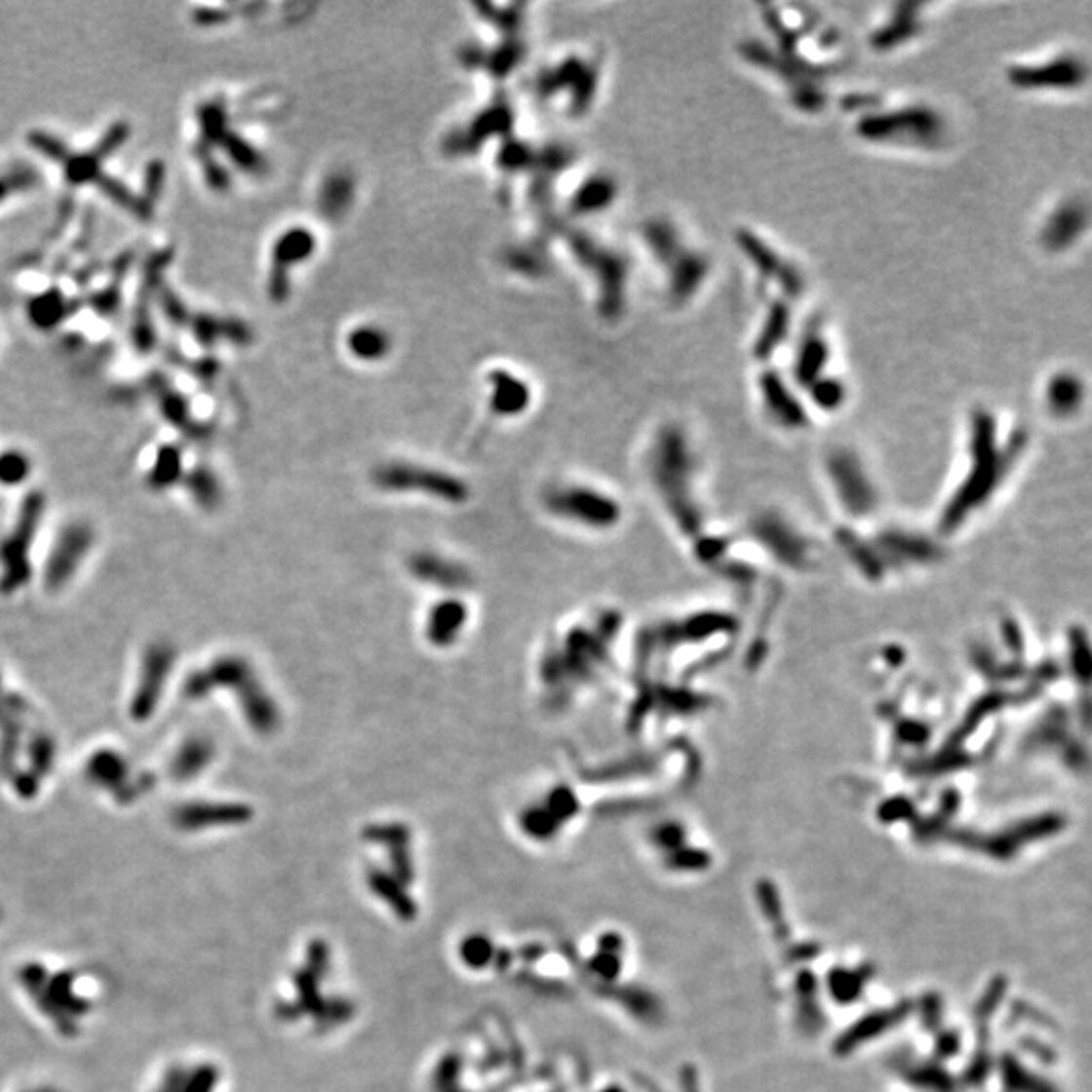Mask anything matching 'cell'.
<instances>
[{"label":"cell","mask_w":1092,"mask_h":1092,"mask_svg":"<svg viewBox=\"0 0 1092 1092\" xmlns=\"http://www.w3.org/2000/svg\"><path fill=\"white\" fill-rule=\"evenodd\" d=\"M94 184L101 190V193H103L109 201L116 203V205L122 207V209H126V211L132 213L136 218H142V221H146V218H150V216L154 214V209H152L142 197L132 193V190H130L124 182L116 180L114 176L101 175Z\"/></svg>","instance_id":"d4e9b609"},{"label":"cell","mask_w":1092,"mask_h":1092,"mask_svg":"<svg viewBox=\"0 0 1092 1092\" xmlns=\"http://www.w3.org/2000/svg\"><path fill=\"white\" fill-rule=\"evenodd\" d=\"M1086 63L1072 53L1058 55L1044 63L1007 69L1009 86L1022 92H1074L1086 84Z\"/></svg>","instance_id":"52a82bcc"},{"label":"cell","mask_w":1092,"mask_h":1092,"mask_svg":"<svg viewBox=\"0 0 1092 1092\" xmlns=\"http://www.w3.org/2000/svg\"><path fill=\"white\" fill-rule=\"evenodd\" d=\"M164 182H167V167H164V162H162V160H152V162L148 164L146 175H144V195H142V199H144L152 209L156 207V201H158L160 195H162Z\"/></svg>","instance_id":"d590c367"},{"label":"cell","mask_w":1092,"mask_h":1092,"mask_svg":"<svg viewBox=\"0 0 1092 1092\" xmlns=\"http://www.w3.org/2000/svg\"><path fill=\"white\" fill-rule=\"evenodd\" d=\"M53 755H55V745L49 739V736H39V739L33 741V749H31V759L37 773H45L49 771L51 762H53Z\"/></svg>","instance_id":"ab89813d"},{"label":"cell","mask_w":1092,"mask_h":1092,"mask_svg":"<svg viewBox=\"0 0 1092 1092\" xmlns=\"http://www.w3.org/2000/svg\"><path fill=\"white\" fill-rule=\"evenodd\" d=\"M759 387H760L764 407H767L783 425L800 427L805 423L803 409L794 397V393L789 391L783 376H779L775 370H764V374L759 380Z\"/></svg>","instance_id":"e0dca14e"},{"label":"cell","mask_w":1092,"mask_h":1092,"mask_svg":"<svg viewBox=\"0 0 1092 1092\" xmlns=\"http://www.w3.org/2000/svg\"><path fill=\"white\" fill-rule=\"evenodd\" d=\"M739 248L760 276L773 280L787 297H800L803 293V276L800 269L794 263L785 261L760 237L751 231H739Z\"/></svg>","instance_id":"7c38bea8"},{"label":"cell","mask_w":1092,"mask_h":1092,"mask_svg":"<svg viewBox=\"0 0 1092 1092\" xmlns=\"http://www.w3.org/2000/svg\"><path fill=\"white\" fill-rule=\"evenodd\" d=\"M197 156H199L201 167H203V171H205L207 184H209L211 188H214V190H225V188L229 186V175H227V171L211 156V152H197Z\"/></svg>","instance_id":"f35d334b"},{"label":"cell","mask_w":1092,"mask_h":1092,"mask_svg":"<svg viewBox=\"0 0 1092 1092\" xmlns=\"http://www.w3.org/2000/svg\"><path fill=\"white\" fill-rule=\"evenodd\" d=\"M1084 395V387L1076 374L1072 372H1058L1050 378L1046 399L1052 411L1056 415H1069L1076 411Z\"/></svg>","instance_id":"603a6c76"},{"label":"cell","mask_w":1092,"mask_h":1092,"mask_svg":"<svg viewBox=\"0 0 1092 1092\" xmlns=\"http://www.w3.org/2000/svg\"><path fill=\"white\" fill-rule=\"evenodd\" d=\"M920 5H900L896 7L892 19L872 35V45L877 51H890L896 45H903L918 35L920 26Z\"/></svg>","instance_id":"d6986e66"},{"label":"cell","mask_w":1092,"mask_h":1092,"mask_svg":"<svg viewBox=\"0 0 1092 1092\" xmlns=\"http://www.w3.org/2000/svg\"><path fill=\"white\" fill-rule=\"evenodd\" d=\"M542 510L557 523L585 530L607 532L621 523V504L607 489L587 482H559L540 496Z\"/></svg>","instance_id":"277c9868"},{"label":"cell","mask_w":1092,"mask_h":1092,"mask_svg":"<svg viewBox=\"0 0 1092 1092\" xmlns=\"http://www.w3.org/2000/svg\"><path fill=\"white\" fill-rule=\"evenodd\" d=\"M405 566L417 585L440 595H466L474 587L470 566L440 551H417L409 555Z\"/></svg>","instance_id":"ba28073f"},{"label":"cell","mask_w":1092,"mask_h":1092,"mask_svg":"<svg viewBox=\"0 0 1092 1092\" xmlns=\"http://www.w3.org/2000/svg\"><path fill=\"white\" fill-rule=\"evenodd\" d=\"M214 743L207 736H190L180 745L173 759V775L178 781H190L203 773L214 759Z\"/></svg>","instance_id":"ffe728a7"},{"label":"cell","mask_w":1092,"mask_h":1092,"mask_svg":"<svg viewBox=\"0 0 1092 1092\" xmlns=\"http://www.w3.org/2000/svg\"><path fill=\"white\" fill-rule=\"evenodd\" d=\"M470 623L472 607L466 595H440L423 615V640L433 649H451L466 636Z\"/></svg>","instance_id":"9c48e42d"},{"label":"cell","mask_w":1092,"mask_h":1092,"mask_svg":"<svg viewBox=\"0 0 1092 1092\" xmlns=\"http://www.w3.org/2000/svg\"><path fill=\"white\" fill-rule=\"evenodd\" d=\"M160 306L164 316H167L171 322H175L176 326H188L190 318L186 312V306L180 302V297L169 290V288H162L160 290Z\"/></svg>","instance_id":"8d00e7d4"},{"label":"cell","mask_w":1092,"mask_h":1092,"mask_svg":"<svg viewBox=\"0 0 1092 1092\" xmlns=\"http://www.w3.org/2000/svg\"><path fill=\"white\" fill-rule=\"evenodd\" d=\"M175 658H176V651L169 644L158 642L148 647L142 662L138 686H136L130 704V715L134 721H148L154 715L162 690L167 686V678L175 668Z\"/></svg>","instance_id":"30bf717a"},{"label":"cell","mask_w":1092,"mask_h":1092,"mask_svg":"<svg viewBox=\"0 0 1092 1092\" xmlns=\"http://www.w3.org/2000/svg\"><path fill=\"white\" fill-rule=\"evenodd\" d=\"M227 17L229 15L223 9H197L195 11V22L205 24V26L221 24V22L227 20Z\"/></svg>","instance_id":"60d3db41"},{"label":"cell","mask_w":1092,"mask_h":1092,"mask_svg":"<svg viewBox=\"0 0 1092 1092\" xmlns=\"http://www.w3.org/2000/svg\"><path fill=\"white\" fill-rule=\"evenodd\" d=\"M39 173L29 164H15L5 175H0V203L11 199L15 193H26L39 184Z\"/></svg>","instance_id":"f1b7e54d"},{"label":"cell","mask_w":1092,"mask_h":1092,"mask_svg":"<svg viewBox=\"0 0 1092 1092\" xmlns=\"http://www.w3.org/2000/svg\"><path fill=\"white\" fill-rule=\"evenodd\" d=\"M180 470H182V455H180L178 448H175V446L160 448L158 453H156V459L152 463V472H150L152 488H167L169 484L178 480Z\"/></svg>","instance_id":"83f0119b"},{"label":"cell","mask_w":1092,"mask_h":1092,"mask_svg":"<svg viewBox=\"0 0 1092 1092\" xmlns=\"http://www.w3.org/2000/svg\"><path fill=\"white\" fill-rule=\"evenodd\" d=\"M188 484V489L203 508H213L221 500V484L209 468H197V472L190 474Z\"/></svg>","instance_id":"f546056e"},{"label":"cell","mask_w":1092,"mask_h":1092,"mask_svg":"<svg viewBox=\"0 0 1092 1092\" xmlns=\"http://www.w3.org/2000/svg\"><path fill=\"white\" fill-rule=\"evenodd\" d=\"M310 237L304 231H290L282 235L273 248V267L269 278V295L273 299H286L290 284H288V267L302 261L310 252Z\"/></svg>","instance_id":"9a60e30c"},{"label":"cell","mask_w":1092,"mask_h":1092,"mask_svg":"<svg viewBox=\"0 0 1092 1092\" xmlns=\"http://www.w3.org/2000/svg\"><path fill=\"white\" fill-rule=\"evenodd\" d=\"M162 413L169 419V423L184 427L188 423V403H184L178 393L167 391L162 397Z\"/></svg>","instance_id":"74e56055"},{"label":"cell","mask_w":1092,"mask_h":1092,"mask_svg":"<svg viewBox=\"0 0 1092 1092\" xmlns=\"http://www.w3.org/2000/svg\"><path fill=\"white\" fill-rule=\"evenodd\" d=\"M221 144H223L221 148H225V152L229 154L231 160H235V164H237L239 169L250 171V173H255V171H259V169L263 167L261 156L257 154V150L252 148L248 142H245V140L241 138V136L227 132V134H225V138L221 140Z\"/></svg>","instance_id":"d6a6232c"},{"label":"cell","mask_w":1092,"mask_h":1092,"mask_svg":"<svg viewBox=\"0 0 1092 1092\" xmlns=\"http://www.w3.org/2000/svg\"><path fill=\"white\" fill-rule=\"evenodd\" d=\"M866 142L882 144H915L931 148L943 142L945 122L933 107L907 105L892 112H866L856 126Z\"/></svg>","instance_id":"5b68a950"},{"label":"cell","mask_w":1092,"mask_h":1092,"mask_svg":"<svg viewBox=\"0 0 1092 1092\" xmlns=\"http://www.w3.org/2000/svg\"><path fill=\"white\" fill-rule=\"evenodd\" d=\"M132 344H134L136 350L142 352V354L150 352L156 346V328L152 324L150 308L144 302L136 306V312H134Z\"/></svg>","instance_id":"1f68e13d"},{"label":"cell","mask_w":1092,"mask_h":1092,"mask_svg":"<svg viewBox=\"0 0 1092 1092\" xmlns=\"http://www.w3.org/2000/svg\"><path fill=\"white\" fill-rule=\"evenodd\" d=\"M0 704H3V698H0Z\"/></svg>","instance_id":"b9f144b4"},{"label":"cell","mask_w":1092,"mask_h":1092,"mask_svg":"<svg viewBox=\"0 0 1092 1092\" xmlns=\"http://www.w3.org/2000/svg\"><path fill=\"white\" fill-rule=\"evenodd\" d=\"M105 158L98 152V148L94 146L90 152H81V154H71L67 158V162L63 164V175L67 184L71 186H81V184H88V182H96L103 173H101V162Z\"/></svg>","instance_id":"4316f807"},{"label":"cell","mask_w":1092,"mask_h":1092,"mask_svg":"<svg viewBox=\"0 0 1092 1092\" xmlns=\"http://www.w3.org/2000/svg\"><path fill=\"white\" fill-rule=\"evenodd\" d=\"M789 328H791V308L787 306V302H775L771 304L767 318H764L760 331L757 334L755 346H753V354L759 361L769 359L771 354L783 344V340L789 334Z\"/></svg>","instance_id":"44dd1931"},{"label":"cell","mask_w":1092,"mask_h":1092,"mask_svg":"<svg viewBox=\"0 0 1092 1092\" xmlns=\"http://www.w3.org/2000/svg\"><path fill=\"white\" fill-rule=\"evenodd\" d=\"M126 775L128 764L124 757L114 751H99L88 762V777L101 787L116 789L120 783H124Z\"/></svg>","instance_id":"484cf974"},{"label":"cell","mask_w":1092,"mask_h":1092,"mask_svg":"<svg viewBox=\"0 0 1092 1092\" xmlns=\"http://www.w3.org/2000/svg\"><path fill=\"white\" fill-rule=\"evenodd\" d=\"M666 265L672 271L670 293L678 302H686L688 297H692L700 290L710 271L708 257L692 250H682Z\"/></svg>","instance_id":"2e32d148"},{"label":"cell","mask_w":1092,"mask_h":1092,"mask_svg":"<svg viewBox=\"0 0 1092 1092\" xmlns=\"http://www.w3.org/2000/svg\"><path fill=\"white\" fill-rule=\"evenodd\" d=\"M69 312H71L69 302L63 297L61 290H55V288L35 295L29 302V310H26L33 326L45 332L58 328L69 316Z\"/></svg>","instance_id":"7402d4cb"},{"label":"cell","mask_w":1092,"mask_h":1092,"mask_svg":"<svg viewBox=\"0 0 1092 1092\" xmlns=\"http://www.w3.org/2000/svg\"><path fill=\"white\" fill-rule=\"evenodd\" d=\"M218 688L237 692L241 713L257 734L269 736L280 728V706L263 686L261 678L248 660L239 658V655H227V658L216 660L211 668L199 670L190 676L182 692L186 698L197 700L207 698L213 690Z\"/></svg>","instance_id":"7a4b0ae2"},{"label":"cell","mask_w":1092,"mask_h":1092,"mask_svg":"<svg viewBox=\"0 0 1092 1092\" xmlns=\"http://www.w3.org/2000/svg\"><path fill=\"white\" fill-rule=\"evenodd\" d=\"M31 474V459L19 449H7L0 453V484L17 486Z\"/></svg>","instance_id":"4dcf8cb0"},{"label":"cell","mask_w":1092,"mask_h":1092,"mask_svg":"<svg viewBox=\"0 0 1092 1092\" xmlns=\"http://www.w3.org/2000/svg\"><path fill=\"white\" fill-rule=\"evenodd\" d=\"M250 817V809L237 803H190L182 805L175 819L184 830H203L211 826L237 824Z\"/></svg>","instance_id":"ac0fdd59"},{"label":"cell","mask_w":1092,"mask_h":1092,"mask_svg":"<svg viewBox=\"0 0 1092 1092\" xmlns=\"http://www.w3.org/2000/svg\"><path fill=\"white\" fill-rule=\"evenodd\" d=\"M43 496L31 494L24 500L19 521L13 532L0 542V565H3V587L7 591L19 589L29 579V553L43 516Z\"/></svg>","instance_id":"8992f818"},{"label":"cell","mask_w":1092,"mask_h":1092,"mask_svg":"<svg viewBox=\"0 0 1092 1092\" xmlns=\"http://www.w3.org/2000/svg\"><path fill=\"white\" fill-rule=\"evenodd\" d=\"M830 363V344L822 332V326L811 322V326L800 338L796 361H794V376L798 385L811 387L817 378L826 376V369Z\"/></svg>","instance_id":"5bb4252c"},{"label":"cell","mask_w":1092,"mask_h":1092,"mask_svg":"<svg viewBox=\"0 0 1092 1092\" xmlns=\"http://www.w3.org/2000/svg\"><path fill=\"white\" fill-rule=\"evenodd\" d=\"M372 486L387 496H415L440 506H463L472 498L470 484L444 470L419 461L393 459L374 468Z\"/></svg>","instance_id":"3957f363"},{"label":"cell","mask_w":1092,"mask_h":1092,"mask_svg":"<svg viewBox=\"0 0 1092 1092\" xmlns=\"http://www.w3.org/2000/svg\"><path fill=\"white\" fill-rule=\"evenodd\" d=\"M26 140H29V144H31L33 150H37L39 154H43L45 158H49V160H53V162H58V164H65L67 158L71 156L69 146H67L61 138H58V136L49 134V132H45V130H33V132H29V136H26Z\"/></svg>","instance_id":"836d02e7"},{"label":"cell","mask_w":1092,"mask_h":1092,"mask_svg":"<svg viewBox=\"0 0 1092 1092\" xmlns=\"http://www.w3.org/2000/svg\"><path fill=\"white\" fill-rule=\"evenodd\" d=\"M94 544V532L88 525L75 523L61 530L55 540L53 551L47 561L45 581L49 589H61L79 568V563L86 559Z\"/></svg>","instance_id":"8fae6325"},{"label":"cell","mask_w":1092,"mask_h":1092,"mask_svg":"<svg viewBox=\"0 0 1092 1092\" xmlns=\"http://www.w3.org/2000/svg\"><path fill=\"white\" fill-rule=\"evenodd\" d=\"M199 128H201V140L197 144V152H209L216 144H221L227 130V112L223 101H207L199 107Z\"/></svg>","instance_id":"cb8c5ba5"},{"label":"cell","mask_w":1092,"mask_h":1092,"mask_svg":"<svg viewBox=\"0 0 1092 1092\" xmlns=\"http://www.w3.org/2000/svg\"><path fill=\"white\" fill-rule=\"evenodd\" d=\"M807 391H809L811 399L817 403V407L826 409V411H834V409H838L841 405V401L845 399L843 385L834 376L817 378Z\"/></svg>","instance_id":"e575fe53"},{"label":"cell","mask_w":1092,"mask_h":1092,"mask_svg":"<svg viewBox=\"0 0 1092 1092\" xmlns=\"http://www.w3.org/2000/svg\"><path fill=\"white\" fill-rule=\"evenodd\" d=\"M615 632L617 615L607 611L572 621L546 640L536 660L540 700L551 710H565L595 686L609 666Z\"/></svg>","instance_id":"6da1fadb"},{"label":"cell","mask_w":1092,"mask_h":1092,"mask_svg":"<svg viewBox=\"0 0 1092 1092\" xmlns=\"http://www.w3.org/2000/svg\"><path fill=\"white\" fill-rule=\"evenodd\" d=\"M1088 227V209L1080 199L1062 201L1044 221L1040 243L1052 254L1071 250Z\"/></svg>","instance_id":"4fadbf2b"}]
</instances>
